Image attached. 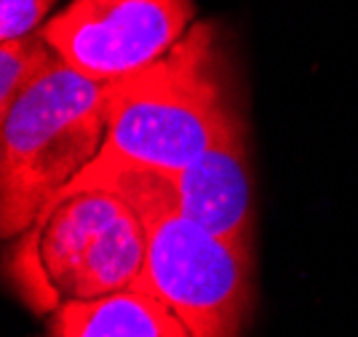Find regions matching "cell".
<instances>
[{
    "label": "cell",
    "instance_id": "9",
    "mask_svg": "<svg viewBox=\"0 0 358 337\" xmlns=\"http://www.w3.org/2000/svg\"><path fill=\"white\" fill-rule=\"evenodd\" d=\"M54 0H0V41H16L38 32Z\"/></svg>",
    "mask_w": 358,
    "mask_h": 337
},
{
    "label": "cell",
    "instance_id": "7",
    "mask_svg": "<svg viewBox=\"0 0 358 337\" xmlns=\"http://www.w3.org/2000/svg\"><path fill=\"white\" fill-rule=\"evenodd\" d=\"M45 337H193L177 310L142 287L64 303L48 313Z\"/></svg>",
    "mask_w": 358,
    "mask_h": 337
},
{
    "label": "cell",
    "instance_id": "3",
    "mask_svg": "<svg viewBox=\"0 0 358 337\" xmlns=\"http://www.w3.org/2000/svg\"><path fill=\"white\" fill-rule=\"evenodd\" d=\"M145 225L105 188L62 191L16 238L11 279L41 313L131 289L145 270Z\"/></svg>",
    "mask_w": 358,
    "mask_h": 337
},
{
    "label": "cell",
    "instance_id": "4",
    "mask_svg": "<svg viewBox=\"0 0 358 337\" xmlns=\"http://www.w3.org/2000/svg\"><path fill=\"white\" fill-rule=\"evenodd\" d=\"M105 83L57 62L0 113V233L14 241L105 145Z\"/></svg>",
    "mask_w": 358,
    "mask_h": 337
},
{
    "label": "cell",
    "instance_id": "2",
    "mask_svg": "<svg viewBox=\"0 0 358 337\" xmlns=\"http://www.w3.org/2000/svg\"><path fill=\"white\" fill-rule=\"evenodd\" d=\"M105 188L145 225V270L136 287L177 310L193 337H241L252 310V244H233L179 212L164 172L89 163L64 191Z\"/></svg>",
    "mask_w": 358,
    "mask_h": 337
},
{
    "label": "cell",
    "instance_id": "6",
    "mask_svg": "<svg viewBox=\"0 0 358 337\" xmlns=\"http://www.w3.org/2000/svg\"><path fill=\"white\" fill-rule=\"evenodd\" d=\"M171 201L185 217L233 244H252V177L246 121L195 163L164 172Z\"/></svg>",
    "mask_w": 358,
    "mask_h": 337
},
{
    "label": "cell",
    "instance_id": "8",
    "mask_svg": "<svg viewBox=\"0 0 358 337\" xmlns=\"http://www.w3.org/2000/svg\"><path fill=\"white\" fill-rule=\"evenodd\" d=\"M57 62L59 54L45 41L43 29L16 41H0V113L8 110L16 97H22Z\"/></svg>",
    "mask_w": 358,
    "mask_h": 337
},
{
    "label": "cell",
    "instance_id": "1",
    "mask_svg": "<svg viewBox=\"0 0 358 337\" xmlns=\"http://www.w3.org/2000/svg\"><path fill=\"white\" fill-rule=\"evenodd\" d=\"M105 145L91 163L179 172L238 126L217 27L195 22L166 57L105 83Z\"/></svg>",
    "mask_w": 358,
    "mask_h": 337
},
{
    "label": "cell",
    "instance_id": "5",
    "mask_svg": "<svg viewBox=\"0 0 358 337\" xmlns=\"http://www.w3.org/2000/svg\"><path fill=\"white\" fill-rule=\"evenodd\" d=\"M193 16V0H70L43 35L75 73L113 83L166 57Z\"/></svg>",
    "mask_w": 358,
    "mask_h": 337
}]
</instances>
